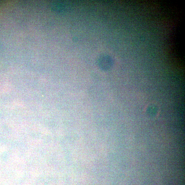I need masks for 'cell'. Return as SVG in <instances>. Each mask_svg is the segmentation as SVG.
<instances>
[{
  "label": "cell",
  "mask_w": 185,
  "mask_h": 185,
  "mask_svg": "<svg viewBox=\"0 0 185 185\" xmlns=\"http://www.w3.org/2000/svg\"><path fill=\"white\" fill-rule=\"evenodd\" d=\"M148 110H147V111L148 112H149V113L154 114L156 113V112L157 111V110L156 108V107L155 106H151L149 107V108H148Z\"/></svg>",
  "instance_id": "6da1fadb"
}]
</instances>
